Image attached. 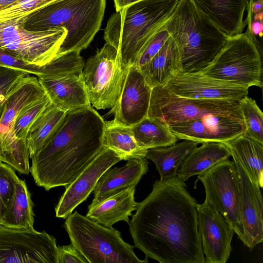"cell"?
<instances>
[{
    "label": "cell",
    "instance_id": "obj_10",
    "mask_svg": "<svg viewBox=\"0 0 263 263\" xmlns=\"http://www.w3.org/2000/svg\"><path fill=\"white\" fill-rule=\"evenodd\" d=\"M65 29L31 31L18 20L0 23V49L27 63L43 66L52 61L66 35Z\"/></svg>",
    "mask_w": 263,
    "mask_h": 263
},
{
    "label": "cell",
    "instance_id": "obj_22",
    "mask_svg": "<svg viewBox=\"0 0 263 263\" xmlns=\"http://www.w3.org/2000/svg\"><path fill=\"white\" fill-rule=\"evenodd\" d=\"M136 186L125 188L103 199L93 205L88 206L86 216L106 228L120 221L129 222V216L136 210Z\"/></svg>",
    "mask_w": 263,
    "mask_h": 263
},
{
    "label": "cell",
    "instance_id": "obj_35",
    "mask_svg": "<svg viewBox=\"0 0 263 263\" xmlns=\"http://www.w3.org/2000/svg\"><path fill=\"white\" fill-rule=\"evenodd\" d=\"M57 0H17L0 9V23L15 20L22 21Z\"/></svg>",
    "mask_w": 263,
    "mask_h": 263
},
{
    "label": "cell",
    "instance_id": "obj_4",
    "mask_svg": "<svg viewBox=\"0 0 263 263\" xmlns=\"http://www.w3.org/2000/svg\"><path fill=\"white\" fill-rule=\"evenodd\" d=\"M163 27L176 44L183 72H198L208 66L228 36L190 0H179Z\"/></svg>",
    "mask_w": 263,
    "mask_h": 263
},
{
    "label": "cell",
    "instance_id": "obj_26",
    "mask_svg": "<svg viewBox=\"0 0 263 263\" xmlns=\"http://www.w3.org/2000/svg\"><path fill=\"white\" fill-rule=\"evenodd\" d=\"M194 148L186 156L177 172L183 181L200 175L219 162L227 160L231 153L221 142H205Z\"/></svg>",
    "mask_w": 263,
    "mask_h": 263
},
{
    "label": "cell",
    "instance_id": "obj_37",
    "mask_svg": "<svg viewBox=\"0 0 263 263\" xmlns=\"http://www.w3.org/2000/svg\"><path fill=\"white\" fill-rule=\"evenodd\" d=\"M19 179L14 170L0 161V226L10 206L15 184Z\"/></svg>",
    "mask_w": 263,
    "mask_h": 263
},
{
    "label": "cell",
    "instance_id": "obj_32",
    "mask_svg": "<svg viewBox=\"0 0 263 263\" xmlns=\"http://www.w3.org/2000/svg\"><path fill=\"white\" fill-rule=\"evenodd\" d=\"M2 154L1 161L9 165L19 173L28 174L30 171L29 152L26 139H19L12 129L1 134Z\"/></svg>",
    "mask_w": 263,
    "mask_h": 263
},
{
    "label": "cell",
    "instance_id": "obj_3",
    "mask_svg": "<svg viewBox=\"0 0 263 263\" xmlns=\"http://www.w3.org/2000/svg\"><path fill=\"white\" fill-rule=\"evenodd\" d=\"M179 0H142L116 11L104 31L119 55L122 68L134 65L152 37L167 21Z\"/></svg>",
    "mask_w": 263,
    "mask_h": 263
},
{
    "label": "cell",
    "instance_id": "obj_41",
    "mask_svg": "<svg viewBox=\"0 0 263 263\" xmlns=\"http://www.w3.org/2000/svg\"><path fill=\"white\" fill-rule=\"evenodd\" d=\"M141 1L142 0H114L116 11Z\"/></svg>",
    "mask_w": 263,
    "mask_h": 263
},
{
    "label": "cell",
    "instance_id": "obj_6",
    "mask_svg": "<svg viewBox=\"0 0 263 263\" xmlns=\"http://www.w3.org/2000/svg\"><path fill=\"white\" fill-rule=\"evenodd\" d=\"M64 227L71 244L88 263H147L134 252L135 246L125 242L121 233L81 215L78 211L66 218Z\"/></svg>",
    "mask_w": 263,
    "mask_h": 263
},
{
    "label": "cell",
    "instance_id": "obj_13",
    "mask_svg": "<svg viewBox=\"0 0 263 263\" xmlns=\"http://www.w3.org/2000/svg\"><path fill=\"white\" fill-rule=\"evenodd\" d=\"M174 94L194 99L239 101L248 96L249 87L206 76L201 72L180 71L165 86Z\"/></svg>",
    "mask_w": 263,
    "mask_h": 263
},
{
    "label": "cell",
    "instance_id": "obj_20",
    "mask_svg": "<svg viewBox=\"0 0 263 263\" xmlns=\"http://www.w3.org/2000/svg\"><path fill=\"white\" fill-rule=\"evenodd\" d=\"M194 6L227 36L242 33L243 20L249 0H190Z\"/></svg>",
    "mask_w": 263,
    "mask_h": 263
},
{
    "label": "cell",
    "instance_id": "obj_1",
    "mask_svg": "<svg viewBox=\"0 0 263 263\" xmlns=\"http://www.w3.org/2000/svg\"><path fill=\"white\" fill-rule=\"evenodd\" d=\"M197 203L177 176L156 180L128 222L135 247L160 263H205Z\"/></svg>",
    "mask_w": 263,
    "mask_h": 263
},
{
    "label": "cell",
    "instance_id": "obj_42",
    "mask_svg": "<svg viewBox=\"0 0 263 263\" xmlns=\"http://www.w3.org/2000/svg\"><path fill=\"white\" fill-rule=\"evenodd\" d=\"M17 0H0V9L9 5Z\"/></svg>",
    "mask_w": 263,
    "mask_h": 263
},
{
    "label": "cell",
    "instance_id": "obj_29",
    "mask_svg": "<svg viewBox=\"0 0 263 263\" xmlns=\"http://www.w3.org/2000/svg\"><path fill=\"white\" fill-rule=\"evenodd\" d=\"M67 112L51 102L34 122L26 138L30 158L52 137Z\"/></svg>",
    "mask_w": 263,
    "mask_h": 263
},
{
    "label": "cell",
    "instance_id": "obj_14",
    "mask_svg": "<svg viewBox=\"0 0 263 263\" xmlns=\"http://www.w3.org/2000/svg\"><path fill=\"white\" fill-rule=\"evenodd\" d=\"M152 90L139 68L130 66L119 97L108 112L114 115L112 122L131 127L147 117Z\"/></svg>",
    "mask_w": 263,
    "mask_h": 263
},
{
    "label": "cell",
    "instance_id": "obj_21",
    "mask_svg": "<svg viewBox=\"0 0 263 263\" xmlns=\"http://www.w3.org/2000/svg\"><path fill=\"white\" fill-rule=\"evenodd\" d=\"M122 167H110L101 176L93 190V205L109 196L130 186H136L148 171L145 158L127 160Z\"/></svg>",
    "mask_w": 263,
    "mask_h": 263
},
{
    "label": "cell",
    "instance_id": "obj_11",
    "mask_svg": "<svg viewBox=\"0 0 263 263\" xmlns=\"http://www.w3.org/2000/svg\"><path fill=\"white\" fill-rule=\"evenodd\" d=\"M198 179L205 189V200L224 218L241 240L240 186L233 161L227 159L219 162L199 175Z\"/></svg>",
    "mask_w": 263,
    "mask_h": 263
},
{
    "label": "cell",
    "instance_id": "obj_23",
    "mask_svg": "<svg viewBox=\"0 0 263 263\" xmlns=\"http://www.w3.org/2000/svg\"><path fill=\"white\" fill-rule=\"evenodd\" d=\"M45 95L37 77L29 74L22 78L3 103L0 134L12 129L14 121L21 111Z\"/></svg>",
    "mask_w": 263,
    "mask_h": 263
},
{
    "label": "cell",
    "instance_id": "obj_12",
    "mask_svg": "<svg viewBox=\"0 0 263 263\" xmlns=\"http://www.w3.org/2000/svg\"><path fill=\"white\" fill-rule=\"evenodd\" d=\"M56 239L45 231L0 226V263H58Z\"/></svg>",
    "mask_w": 263,
    "mask_h": 263
},
{
    "label": "cell",
    "instance_id": "obj_16",
    "mask_svg": "<svg viewBox=\"0 0 263 263\" xmlns=\"http://www.w3.org/2000/svg\"><path fill=\"white\" fill-rule=\"evenodd\" d=\"M240 186V218L242 228L241 239L250 250L263 241V201L259 184L249 176L238 160L231 155Z\"/></svg>",
    "mask_w": 263,
    "mask_h": 263
},
{
    "label": "cell",
    "instance_id": "obj_40",
    "mask_svg": "<svg viewBox=\"0 0 263 263\" xmlns=\"http://www.w3.org/2000/svg\"><path fill=\"white\" fill-rule=\"evenodd\" d=\"M58 263H88L85 257L71 243L58 247Z\"/></svg>",
    "mask_w": 263,
    "mask_h": 263
},
{
    "label": "cell",
    "instance_id": "obj_19",
    "mask_svg": "<svg viewBox=\"0 0 263 263\" xmlns=\"http://www.w3.org/2000/svg\"><path fill=\"white\" fill-rule=\"evenodd\" d=\"M38 79L51 103L59 108L67 112L91 106L82 74Z\"/></svg>",
    "mask_w": 263,
    "mask_h": 263
},
{
    "label": "cell",
    "instance_id": "obj_36",
    "mask_svg": "<svg viewBox=\"0 0 263 263\" xmlns=\"http://www.w3.org/2000/svg\"><path fill=\"white\" fill-rule=\"evenodd\" d=\"M247 10V17L245 21L248 28L246 32L262 53L263 0L248 1Z\"/></svg>",
    "mask_w": 263,
    "mask_h": 263
},
{
    "label": "cell",
    "instance_id": "obj_17",
    "mask_svg": "<svg viewBox=\"0 0 263 263\" xmlns=\"http://www.w3.org/2000/svg\"><path fill=\"white\" fill-rule=\"evenodd\" d=\"M121 159L112 151L103 147L86 168L70 184L55 208L57 217L66 218L93 191L103 174Z\"/></svg>",
    "mask_w": 263,
    "mask_h": 263
},
{
    "label": "cell",
    "instance_id": "obj_15",
    "mask_svg": "<svg viewBox=\"0 0 263 263\" xmlns=\"http://www.w3.org/2000/svg\"><path fill=\"white\" fill-rule=\"evenodd\" d=\"M198 228L205 263H226L235 231L224 218L204 200L197 203Z\"/></svg>",
    "mask_w": 263,
    "mask_h": 263
},
{
    "label": "cell",
    "instance_id": "obj_43",
    "mask_svg": "<svg viewBox=\"0 0 263 263\" xmlns=\"http://www.w3.org/2000/svg\"><path fill=\"white\" fill-rule=\"evenodd\" d=\"M3 104H2L0 105V119H1L2 113H3ZM2 154V138H1V134H0V161H1Z\"/></svg>",
    "mask_w": 263,
    "mask_h": 263
},
{
    "label": "cell",
    "instance_id": "obj_18",
    "mask_svg": "<svg viewBox=\"0 0 263 263\" xmlns=\"http://www.w3.org/2000/svg\"><path fill=\"white\" fill-rule=\"evenodd\" d=\"M179 140L199 143H224L246 132L244 122L226 117L210 116L168 125Z\"/></svg>",
    "mask_w": 263,
    "mask_h": 263
},
{
    "label": "cell",
    "instance_id": "obj_34",
    "mask_svg": "<svg viewBox=\"0 0 263 263\" xmlns=\"http://www.w3.org/2000/svg\"><path fill=\"white\" fill-rule=\"evenodd\" d=\"M246 132L263 143V114L256 101L248 96L239 101Z\"/></svg>",
    "mask_w": 263,
    "mask_h": 263
},
{
    "label": "cell",
    "instance_id": "obj_27",
    "mask_svg": "<svg viewBox=\"0 0 263 263\" xmlns=\"http://www.w3.org/2000/svg\"><path fill=\"white\" fill-rule=\"evenodd\" d=\"M199 143L184 140L167 147L148 149L145 158L153 161L160 176L166 179L177 176L180 166L189 154Z\"/></svg>",
    "mask_w": 263,
    "mask_h": 263
},
{
    "label": "cell",
    "instance_id": "obj_39",
    "mask_svg": "<svg viewBox=\"0 0 263 263\" xmlns=\"http://www.w3.org/2000/svg\"><path fill=\"white\" fill-rule=\"evenodd\" d=\"M27 74H29L23 70L0 65V105L17 82Z\"/></svg>",
    "mask_w": 263,
    "mask_h": 263
},
{
    "label": "cell",
    "instance_id": "obj_31",
    "mask_svg": "<svg viewBox=\"0 0 263 263\" xmlns=\"http://www.w3.org/2000/svg\"><path fill=\"white\" fill-rule=\"evenodd\" d=\"M131 128L138 145L145 150L171 146L178 140L167 125L149 117Z\"/></svg>",
    "mask_w": 263,
    "mask_h": 263
},
{
    "label": "cell",
    "instance_id": "obj_33",
    "mask_svg": "<svg viewBox=\"0 0 263 263\" xmlns=\"http://www.w3.org/2000/svg\"><path fill=\"white\" fill-rule=\"evenodd\" d=\"M50 103L46 94L22 110L12 125V130L15 136L19 139H26L31 126Z\"/></svg>",
    "mask_w": 263,
    "mask_h": 263
},
{
    "label": "cell",
    "instance_id": "obj_38",
    "mask_svg": "<svg viewBox=\"0 0 263 263\" xmlns=\"http://www.w3.org/2000/svg\"><path fill=\"white\" fill-rule=\"evenodd\" d=\"M170 36L162 26L148 41L134 65L140 68L147 63L159 51Z\"/></svg>",
    "mask_w": 263,
    "mask_h": 263
},
{
    "label": "cell",
    "instance_id": "obj_7",
    "mask_svg": "<svg viewBox=\"0 0 263 263\" xmlns=\"http://www.w3.org/2000/svg\"><path fill=\"white\" fill-rule=\"evenodd\" d=\"M226 117L243 122L239 101L178 96L165 86L152 88L148 117L170 125L205 117Z\"/></svg>",
    "mask_w": 263,
    "mask_h": 263
},
{
    "label": "cell",
    "instance_id": "obj_9",
    "mask_svg": "<svg viewBox=\"0 0 263 263\" xmlns=\"http://www.w3.org/2000/svg\"><path fill=\"white\" fill-rule=\"evenodd\" d=\"M126 70L121 66L117 50L107 43L88 59L82 78L93 107L100 109L114 106L120 95Z\"/></svg>",
    "mask_w": 263,
    "mask_h": 263
},
{
    "label": "cell",
    "instance_id": "obj_24",
    "mask_svg": "<svg viewBox=\"0 0 263 263\" xmlns=\"http://www.w3.org/2000/svg\"><path fill=\"white\" fill-rule=\"evenodd\" d=\"M139 69L152 88L165 86L181 71L179 51L173 39L170 36L156 54Z\"/></svg>",
    "mask_w": 263,
    "mask_h": 263
},
{
    "label": "cell",
    "instance_id": "obj_8",
    "mask_svg": "<svg viewBox=\"0 0 263 263\" xmlns=\"http://www.w3.org/2000/svg\"><path fill=\"white\" fill-rule=\"evenodd\" d=\"M262 53L246 32L228 36L210 64L202 70L209 77L248 87H262Z\"/></svg>",
    "mask_w": 263,
    "mask_h": 263
},
{
    "label": "cell",
    "instance_id": "obj_5",
    "mask_svg": "<svg viewBox=\"0 0 263 263\" xmlns=\"http://www.w3.org/2000/svg\"><path fill=\"white\" fill-rule=\"evenodd\" d=\"M105 6L106 0H57L27 17L23 27L31 31L65 29L66 35L56 56L81 52L99 30Z\"/></svg>",
    "mask_w": 263,
    "mask_h": 263
},
{
    "label": "cell",
    "instance_id": "obj_2",
    "mask_svg": "<svg viewBox=\"0 0 263 263\" xmlns=\"http://www.w3.org/2000/svg\"><path fill=\"white\" fill-rule=\"evenodd\" d=\"M105 121L90 106L68 111L50 140L31 158V175L46 191L72 182L102 148Z\"/></svg>",
    "mask_w": 263,
    "mask_h": 263
},
{
    "label": "cell",
    "instance_id": "obj_30",
    "mask_svg": "<svg viewBox=\"0 0 263 263\" xmlns=\"http://www.w3.org/2000/svg\"><path fill=\"white\" fill-rule=\"evenodd\" d=\"M33 203L24 180L15 184L14 195L1 225L12 229H33Z\"/></svg>",
    "mask_w": 263,
    "mask_h": 263
},
{
    "label": "cell",
    "instance_id": "obj_28",
    "mask_svg": "<svg viewBox=\"0 0 263 263\" xmlns=\"http://www.w3.org/2000/svg\"><path fill=\"white\" fill-rule=\"evenodd\" d=\"M102 145L114 152L121 160L145 158L147 152L138 145L131 127L115 124L112 120L105 123Z\"/></svg>",
    "mask_w": 263,
    "mask_h": 263
},
{
    "label": "cell",
    "instance_id": "obj_25",
    "mask_svg": "<svg viewBox=\"0 0 263 263\" xmlns=\"http://www.w3.org/2000/svg\"><path fill=\"white\" fill-rule=\"evenodd\" d=\"M239 161L250 178L263 187V143L246 132L223 143Z\"/></svg>",
    "mask_w": 263,
    "mask_h": 263
}]
</instances>
